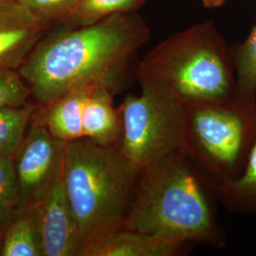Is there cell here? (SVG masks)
Instances as JSON below:
<instances>
[{
  "label": "cell",
  "instance_id": "cell-1",
  "mask_svg": "<svg viewBox=\"0 0 256 256\" xmlns=\"http://www.w3.org/2000/svg\"><path fill=\"white\" fill-rule=\"evenodd\" d=\"M149 36L137 12L116 14L84 27L57 28L42 37L19 72L40 106L90 84L116 90Z\"/></svg>",
  "mask_w": 256,
  "mask_h": 256
},
{
  "label": "cell",
  "instance_id": "cell-2",
  "mask_svg": "<svg viewBox=\"0 0 256 256\" xmlns=\"http://www.w3.org/2000/svg\"><path fill=\"white\" fill-rule=\"evenodd\" d=\"M220 187L182 151L140 170L122 226L183 244L226 245Z\"/></svg>",
  "mask_w": 256,
  "mask_h": 256
},
{
  "label": "cell",
  "instance_id": "cell-3",
  "mask_svg": "<svg viewBox=\"0 0 256 256\" xmlns=\"http://www.w3.org/2000/svg\"><path fill=\"white\" fill-rule=\"evenodd\" d=\"M142 90L185 108L238 99L230 48L212 21L166 38L138 63Z\"/></svg>",
  "mask_w": 256,
  "mask_h": 256
},
{
  "label": "cell",
  "instance_id": "cell-4",
  "mask_svg": "<svg viewBox=\"0 0 256 256\" xmlns=\"http://www.w3.org/2000/svg\"><path fill=\"white\" fill-rule=\"evenodd\" d=\"M138 174L119 146H101L86 138L66 144L64 190L84 243L122 225Z\"/></svg>",
  "mask_w": 256,
  "mask_h": 256
},
{
  "label": "cell",
  "instance_id": "cell-5",
  "mask_svg": "<svg viewBox=\"0 0 256 256\" xmlns=\"http://www.w3.org/2000/svg\"><path fill=\"white\" fill-rule=\"evenodd\" d=\"M256 140V102L186 108L180 151L222 188L243 173Z\"/></svg>",
  "mask_w": 256,
  "mask_h": 256
},
{
  "label": "cell",
  "instance_id": "cell-6",
  "mask_svg": "<svg viewBox=\"0 0 256 256\" xmlns=\"http://www.w3.org/2000/svg\"><path fill=\"white\" fill-rule=\"evenodd\" d=\"M122 154L138 170L180 151L186 108L142 90L128 94L119 106Z\"/></svg>",
  "mask_w": 256,
  "mask_h": 256
},
{
  "label": "cell",
  "instance_id": "cell-7",
  "mask_svg": "<svg viewBox=\"0 0 256 256\" xmlns=\"http://www.w3.org/2000/svg\"><path fill=\"white\" fill-rule=\"evenodd\" d=\"M66 142L55 138L37 108L12 156L18 184V209L36 208L63 174Z\"/></svg>",
  "mask_w": 256,
  "mask_h": 256
},
{
  "label": "cell",
  "instance_id": "cell-8",
  "mask_svg": "<svg viewBox=\"0 0 256 256\" xmlns=\"http://www.w3.org/2000/svg\"><path fill=\"white\" fill-rule=\"evenodd\" d=\"M43 256H79L82 234L64 190L63 174L37 206Z\"/></svg>",
  "mask_w": 256,
  "mask_h": 256
},
{
  "label": "cell",
  "instance_id": "cell-9",
  "mask_svg": "<svg viewBox=\"0 0 256 256\" xmlns=\"http://www.w3.org/2000/svg\"><path fill=\"white\" fill-rule=\"evenodd\" d=\"M48 30L18 0L0 4V70H19Z\"/></svg>",
  "mask_w": 256,
  "mask_h": 256
},
{
  "label": "cell",
  "instance_id": "cell-10",
  "mask_svg": "<svg viewBox=\"0 0 256 256\" xmlns=\"http://www.w3.org/2000/svg\"><path fill=\"white\" fill-rule=\"evenodd\" d=\"M188 244L120 225L82 244L79 256H178Z\"/></svg>",
  "mask_w": 256,
  "mask_h": 256
},
{
  "label": "cell",
  "instance_id": "cell-11",
  "mask_svg": "<svg viewBox=\"0 0 256 256\" xmlns=\"http://www.w3.org/2000/svg\"><path fill=\"white\" fill-rule=\"evenodd\" d=\"M114 92L108 84H96L84 108V138L101 146H119L122 138V117L114 106Z\"/></svg>",
  "mask_w": 256,
  "mask_h": 256
},
{
  "label": "cell",
  "instance_id": "cell-12",
  "mask_svg": "<svg viewBox=\"0 0 256 256\" xmlns=\"http://www.w3.org/2000/svg\"><path fill=\"white\" fill-rule=\"evenodd\" d=\"M95 86L74 90L48 106H41L42 108L39 110L43 122L55 138L68 144L84 138V108Z\"/></svg>",
  "mask_w": 256,
  "mask_h": 256
},
{
  "label": "cell",
  "instance_id": "cell-13",
  "mask_svg": "<svg viewBox=\"0 0 256 256\" xmlns=\"http://www.w3.org/2000/svg\"><path fill=\"white\" fill-rule=\"evenodd\" d=\"M0 256H43L37 207L14 212L3 232Z\"/></svg>",
  "mask_w": 256,
  "mask_h": 256
},
{
  "label": "cell",
  "instance_id": "cell-14",
  "mask_svg": "<svg viewBox=\"0 0 256 256\" xmlns=\"http://www.w3.org/2000/svg\"><path fill=\"white\" fill-rule=\"evenodd\" d=\"M220 200L232 212L256 218V140L243 173L220 188Z\"/></svg>",
  "mask_w": 256,
  "mask_h": 256
},
{
  "label": "cell",
  "instance_id": "cell-15",
  "mask_svg": "<svg viewBox=\"0 0 256 256\" xmlns=\"http://www.w3.org/2000/svg\"><path fill=\"white\" fill-rule=\"evenodd\" d=\"M236 77L238 99L256 102V25L247 39L230 48Z\"/></svg>",
  "mask_w": 256,
  "mask_h": 256
},
{
  "label": "cell",
  "instance_id": "cell-16",
  "mask_svg": "<svg viewBox=\"0 0 256 256\" xmlns=\"http://www.w3.org/2000/svg\"><path fill=\"white\" fill-rule=\"evenodd\" d=\"M37 106L0 108V158L14 156L27 133Z\"/></svg>",
  "mask_w": 256,
  "mask_h": 256
},
{
  "label": "cell",
  "instance_id": "cell-17",
  "mask_svg": "<svg viewBox=\"0 0 256 256\" xmlns=\"http://www.w3.org/2000/svg\"><path fill=\"white\" fill-rule=\"evenodd\" d=\"M146 1V0H80L74 14L57 28L84 27L116 14L136 12Z\"/></svg>",
  "mask_w": 256,
  "mask_h": 256
},
{
  "label": "cell",
  "instance_id": "cell-18",
  "mask_svg": "<svg viewBox=\"0 0 256 256\" xmlns=\"http://www.w3.org/2000/svg\"><path fill=\"white\" fill-rule=\"evenodd\" d=\"M18 205V184L12 156L0 158V230L6 229Z\"/></svg>",
  "mask_w": 256,
  "mask_h": 256
},
{
  "label": "cell",
  "instance_id": "cell-19",
  "mask_svg": "<svg viewBox=\"0 0 256 256\" xmlns=\"http://www.w3.org/2000/svg\"><path fill=\"white\" fill-rule=\"evenodd\" d=\"M48 30L62 25L77 8L80 0H18Z\"/></svg>",
  "mask_w": 256,
  "mask_h": 256
},
{
  "label": "cell",
  "instance_id": "cell-20",
  "mask_svg": "<svg viewBox=\"0 0 256 256\" xmlns=\"http://www.w3.org/2000/svg\"><path fill=\"white\" fill-rule=\"evenodd\" d=\"M30 96L32 90L18 70H0V108L24 106Z\"/></svg>",
  "mask_w": 256,
  "mask_h": 256
},
{
  "label": "cell",
  "instance_id": "cell-21",
  "mask_svg": "<svg viewBox=\"0 0 256 256\" xmlns=\"http://www.w3.org/2000/svg\"><path fill=\"white\" fill-rule=\"evenodd\" d=\"M227 0H202V3L204 5V7L208 8V9H216V8H220L222 5H224V3Z\"/></svg>",
  "mask_w": 256,
  "mask_h": 256
},
{
  "label": "cell",
  "instance_id": "cell-22",
  "mask_svg": "<svg viewBox=\"0 0 256 256\" xmlns=\"http://www.w3.org/2000/svg\"><path fill=\"white\" fill-rule=\"evenodd\" d=\"M2 234H3V232L0 230V252H1V241H2Z\"/></svg>",
  "mask_w": 256,
  "mask_h": 256
},
{
  "label": "cell",
  "instance_id": "cell-23",
  "mask_svg": "<svg viewBox=\"0 0 256 256\" xmlns=\"http://www.w3.org/2000/svg\"><path fill=\"white\" fill-rule=\"evenodd\" d=\"M10 1H14V0H0V4L6 3V2H10Z\"/></svg>",
  "mask_w": 256,
  "mask_h": 256
}]
</instances>
